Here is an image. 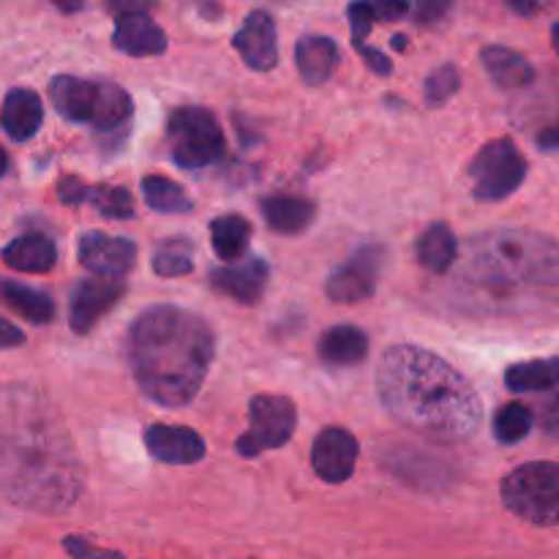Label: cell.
<instances>
[{
  "label": "cell",
  "mask_w": 559,
  "mask_h": 559,
  "mask_svg": "<svg viewBox=\"0 0 559 559\" xmlns=\"http://www.w3.org/2000/svg\"><path fill=\"white\" fill-rule=\"evenodd\" d=\"M377 393L391 418L440 442L467 440L484 418V404L467 377L413 344H396L382 355Z\"/></svg>",
  "instance_id": "obj_1"
},
{
  "label": "cell",
  "mask_w": 559,
  "mask_h": 559,
  "mask_svg": "<svg viewBox=\"0 0 559 559\" xmlns=\"http://www.w3.org/2000/svg\"><path fill=\"white\" fill-rule=\"evenodd\" d=\"M213 355V328L200 314L180 306H153L131 325V371L140 391L162 407H186L194 402Z\"/></svg>",
  "instance_id": "obj_2"
},
{
  "label": "cell",
  "mask_w": 559,
  "mask_h": 559,
  "mask_svg": "<svg viewBox=\"0 0 559 559\" xmlns=\"http://www.w3.org/2000/svg\"><path fill=\"white\" fill-rule=\"evenodd\" d=\"M80 462L52 415H16V429L0 435V480L22 506L63 511L80 495Z\"/></svg>",
  "instance_id": "obj_3"
},
{
  "label": "cell",
  "mask_w": 559,
  "mask_h": 559,
  "mask_svg": "<svg viewBox=\"0 0 559 559\" xmlns=\"http://www.w3.org/2000/svg\"><path fill=\"white\" fill-rule=\"evenodd\" d=\"M469 260L491 284H559V240L530 229H497L469 243Z\"/></svg>",
  "instance_id": "obj_4"
},
{
  "label": "cell",
  "mask_w": 559,
  "mask_h": 559,
  "mask_svg": "<svg viewBox=\"0 0 559 559\" xmlns=\"http://www.w3.org/2000/svg\"><path fill=\"white\" fill-rule=\"evenodd\" d=\"M55 109L71 123H91L98 131H112L131 118V96L115 82H91L58 74L49 82Z\"/></svg>",
  "instance_id": "obj_5"
},
{
  "label": "cell",
  "mask_w": 559,
  "mask_h": 559,
  "mask_svg": "<svg viewBox=\"0 0 559 559\" xmlns=\"http://www.w3.org/2000/svg\"><path fill=\"white\" fill-rule=\"evenodd\" d=\"M502 502L538 527H559V462H530L502 480Z\"/></svg>",
  "instance_id": "obj_6"
},
{
  "label": "cell",
  "mask_w": 559,
  "mask_h": 559,
  "mask_svg": "<svg viewBox=\"0 0 559 559\" xmlns=\"http://www.w3.org/2000/svg\"><path fill=\"white\" fill-rule=\"evenodd\" d=\"M167 136L175 164L200 169L218 162L224 153V131L211 109L178 107L167 118Z\"/></svg>",
  "instance_id": "obj_7"
},
{
  "label": "cell",
  "mask_w": 559,
  "mask_h": 559,
  "mask_svg": "<svg viewBox=\"0 0 559 559\" xmlns=\"http://www.w3.org/2000/svg\"><path fill=\"white\" fill-rule=\"evenodd\" d=\"M524 178H527V158L508 136L486 142L469 164L473 194L480 202L506 200L524 183Z\"/></svg>",
  "instance_id": "obj_8"
},
{
  "label": "cell",
  "mask_w": 559,
  "mask_h": 559,
  "mask_svg": "<svg viewBox=\"0 0 559 559\" xmlns=\"http://www.w3.org/2000/svg\"><path fill=\"white\" fill-rule=\"evenodd\" d=\"M295 424H298V413H295V404L289 399L260 393V396L251 399L249 429L235 442V451L243 459H257L260 453L287 445Z\"/></svg>",
  "instance_id": "obj_9"
},
{
  "label": "cell",
  "mask_w": 559,
  "mask_h": 559,
  "mask_svg": "<svg viewBox=\"0 0 559 559\" xmlns=\"http://www.w3.org/2000/svg\"><path fill=\"white\" fill-rule=\"evenodd\" d=\"M382 260H385V251L380 246H364V249L355 251L328 278V298L336 300V304H360V300L369 298L377 287V278H380Z\"/></svg>",
  "instance_id": "obj_10"
},
{
  "label": "cell",
  "mask_w": 559,
  "mask_h": 559,
  "mask_svg": "<svg viewBox=\"0 0 559 559\" xmlns=\"http://www.w3.org/2000/svg\"><path fill=\"white\" fill-rule=\"evenodd\" d=\"M80 262L98 278H120L136 262V246L109 233H85L80 238Z\"/></svg>",
  "instance_id": "obj_11"
},
{
  "label": "cell",
  "mask_w": 559,
  "mask_h": 559,
  "mask_svg": "<svg viewBox=\"0 0 559 559\" xmlns=\"http://www.w3.org/2000/svg\"><path fill=\"white\" fill-rule=\"evenodd\" d=\"M123 293L126 284L120 278H87V282L76 284L69 306L71 331L91 333L96 322L118 306Z\"/></svg>",
  "instance_id": "obj_12"
},
{
  "label": "cell",
  "mask_w": 559,
  "mask_h": 559,
  "mask_svg": "<svg viewBox=\"0 0 559 559\" xmlns=\"http://www.w3.org/2000/svg\"><path fill=\"white\" fill-rule=\"evenodd\" d=\"M358 462V440L347 429L328 426L311 445V467L328 484H344Z\"/></svg>",
  "instance_id": "obj_13"
},
{
  "label": "cell",
  "mask_w": 559,
  "mask_h": 559,
  "mask_svg": "<svg viewBox=\"0 0 559 559\" xmlns=\"http://www.w3.org/2000/svg\"><path fill=\"white\" fill-rule=\"evenodd\" d=\"M233 47L238 49L243 63L254 71H271L278 63L276 22L267 11H251L240 31L233 36Z\"/></svg>",
  "instance_id": "obj_14"
},
{
  "label": "cell",
  "mask_w": 559,
  "mask_h": 559,
  "mask_svg": "<svg viewBox=\"0 0 559 559\" xmlns=\"http://www.w3.org/2000/svg\"><path fill=\"white\" fill-rule=\"evenodd\" d=\"M145 448L162 464H194L205 456V440L189 426H147Z\"/></svg>",
  "instance_id": "obj_15"
},
{
  "label": "cell",
  "mask_w": 559,
  "mask_h": 559,
  "mask_svg": "<svg viewBox=\"0 0 559 559\" xmlns=\"http://www.w3.org/2000/svg\"><path fill=\"white\" fill-rule=\"evenodd\" d=\"M58 197L66 205L87 202L107 218H134V197L123 186H87L76 178H63L58 183Z\"/></svg>",
  "instance_id": "obj_16"
},
{
  "label": "cell",
  "mask_w": 559,
  "mask_h": 559,
  "mask_svg": "<svg viewBox=\"0 0 559 559\" xmlns=\"http://www.w3.org/2000/svg\"><path fill=\"white\" fill-rule=\"evenodd\" d=\"M267 265L262 260H249L243 265L233 267H218V271L211 273V287L216 293L227 295L235 304L251 306L262 298L267 287Z\"/></svg>",
  "instance_id": "obj_17"
},
{
  "label": "cell",
  "mask_w": 559,
  "mask_h": 559,
  "mask_svg": "<svg viewBox=\"0 0 559 559\" xmlns=\"http://www.w3.org/2000/svg\"><path fill=\"white\" fill-rule=\"evenodd\" d=\"M112 44L131 58H153L167 49V33L147 14H129L115 20Z\"/></svg>",
  "instance_id": "obj_18"
},
{
  "label": "cell",
  "mask_w": 559,
  "mask_h": 559,
  "mask_svg": "<svg viewBox=\"0 0 559 559\" xmlns=\"http://www.w3.org/2000/svg\"><path fill=\"white\" fill-rule=\"evenodd\" d=\"M44 107L38 93L27 91V87H11L3 98V109H0V126L5 134L14 142H27L36 136L41 129Z\"/></svg>",
  "instance_id": "obj_19"
},
{
  "label": "cell",
  "mask_w": 559,
  "mask_h": 559,
  "mask_svg": "<svg viewBox=\"0 0 559 559\" xmlns=\"http://www.w3.org/2000/svg\"><path fill=\"white\" fill-rule=\"evenodd\" d=\"M3 262L20 273H47L52 271L55 260H58V246L52 238L41 233H27L11 240L3 251H0Z\"/></svg>",
  "instance_id": "obj_20"
},
{
  "label": "cell",
  "mask_w": 559,
  "mask_h": 559,
  "mask_svg": "<svg viewBox=\"0 0 559 559\" xmlns=\"http://www.w3.org/2000/svg\"><path fill=\"white\" fill-rule=\"evenodd\" d=\"M267 227L282 235H298L314 222L317 205L298 194H271L260 202Z\"/></svg>",
  "instance_id": "obj_21"
},
{
  "label": "cell",
  "mask_w": 559,
  "mask_h": 559,
  "mask_svg": "<svg viewBox=\"0 0 559 559\" xmlns=\"http://www.w3.org/2000/svg\"><path fill=\"white\" fill-rule=\"evenodd\" d=\"M317 355L328 366H358L369 355V336L358 325H333L322 333Z\"/></svg>",
  "instance_id": "obj_22"
},
{
  "label": "cell",
  "mask_w": 559,
  "mask_h": 559,
  "mask_svg": "<svg viewBox=\"0 0 559 559\" xmlns=\"http://www.w3.org/2000/svg\"><path fill=\"white\" fill-rule=\"evenodd\" d=\"M295 63L306 85H322L338 66L336 41L328 36H304L295 47Z\"/></svg>",
  "instance_id": "obj_23"
},
{
  "label": "cell",
  "mask_w": 559,
  "mask_h": 559,
  "mask_svg": "<svg viewBox=\"0 0 559 559\" xmlns=\"http://www.w3.org/2000/svg\"><path fill=\"white\" fill-rule=\"evenodd\" d=\"M480 60H484V69L489 71L491 82L506 91H519V87H530L535 82V69L524 55H519L516 49L508 47H484L480 52Z\"/></svg>",
  "instance_id": "obj_24"
},
{
  "label": "cell",
  "mask_w": 559,
  "mask_h": 559,
  "mask_svg": "<svg viewBox=\"0 0 559 559\" xmlns=\"http://www.w3.org/2000/svg\"><path fill=\"white\" fill-rule=\"evenodd\" d=\"M0 300L9 306L11 311L22 317V320L33 322V325H47L55 320V300L41 289H33L20 282H0Z\"/></svg>",
  "instance_id": "obj_25"
},
{
  "label": "cell",
  "mask_w": 559,
  "mask_h": 559,
  "mask_svg": "<svg viewBox=\"0 0 559 559\" xmlns=\"http://www.w3.org/2000/svg\"><path fill=\"white\" fill-rule=\"evenodd\" d=\"M506 385L513 393H544L551 391V388H559V355L557 358L513 364L506 371Z\"/></svg>",
  "instance_id": "obj_26"
},
{
  "label": "cell",
  "mask_w": 559,
  "mask_h": 559,
  "mask_svg": "<svg viewBox=\"0 0 559 559\" xmlns=\"http://www.w3.org/2000/svg\"><path fill=\"white\" fill-rule=\"evenodd\" d=\"M251 240V224L238 213H224L211 222V243L222 260L235 262L246 254Z\"/></svg>",
  "instance_id": "obj_27"
},
{
  "label": "cell",
  "mask_w": 559,
  "mask_h": 559,
  "mask_svg": "<svg viewBox=\"0 0 559 559\" xmlns=\"http://www.w3.org/2000/svg\"><path fill=\"white\" fill-rule=\"evenodd\" d=\"M418 260L426 271L445 273L456 262V235L448 224H431L418 240Z\"/></svg>",
  "instance_id": "obj_28"
},
{
  "label": "cell",
  "mask_w": 559,
  "mask_h": 559,
  "mask_svg": "<svg viewBox=\"0 0 559 559\" xmlns=\"http://www.w3.org/2000/svg\"><path fill=\"white\" fill-rule=\"evenodd\" d=\"M142 197H145L147 207H153L158 213L191 211V200L186 197V191L175 180L164 178V175H147V178H142Z\"/></svg>",
  "instance_id": "obj_29"
},
{
  "label": "cell",
  "mask_w": 559,
  "mask_h": 559,
  "mask_svg": "<svg viewBox=\"0 0 559 559\" xmlns=\"http://www.w3.org/2000/svg\"><path fill=\"white\" fill-rule=\"evenodd\" d=\"M533 409L524 407V404L511 402L502 404L495 415V437L502 445H516L533 429Z\"/></svg>",
  "instance_id": "obj_30"
},
{
  "label": "cell",
  "mask_w": 559,
  "mask_h": 559,
  "mask_svg": "<svg viewBox=\"0 0 559 559\" xmlns=\"http://www.w3.org/2000/svg\"><path fill=\"white\" fill-rule=\"evenodd\" d=\"M194 267L191 243L186 238H173L153 254V271L158 276H186Z\"/></svg>",
  "instance_id": "obj_31"
},
{
  "label": "cell",
  "mask_w": 559,
  "mask_h": 559,
  "mask_svg": "<svg viewBox=\"0 0 559 559\" xmlns=\"http://www.w3.org/2000/svg\"><path fill=\"white\" fill-rule=\"evenodd\" d=\"M459 85H462V74H459L456 66H440V69H435L426 76V102L435 104V107L437 104H445L459 91Z\"/></svg>",
  "instance_id": "obj_32"
},
{
  "label": "cell",
  "mask_w": 559,
  "mask_h": 559,
  "mask_svg": "<svg viewBox=\"0 0 559 559\" xmlns=\"http://www.w3.org/2000/svg\"><path fill=\"white\" fill-rule=\"evenodd\" d=\"M347 16H349V31H353L355 49L364 47L366 36L371 33V22H374V14H371V9L364 3V0H353V3H349V9H347Z\"/></svg>",
  "instance_id": "obj_33"
},
{
  "label": "cell",
  "mask_w": 559,
  "mask_h": 559,
  "mask_svg": "<svg viewBox=\"0 0 559 559\" xmlns=\"http://www.w3.org/2000/svg\"><path fill=\"white\" fill-rule=\"evenodd\" d=\"M63 549L74 559H123V555H118V551L96 549V546H91V540L80 538V535H69V538H63Z\"/></svg>",
  "instance_id": "obj_34"
},
{
  "label": "cell",
  "mask_w": 559,
  "mask_h": 559,
  "mask_svg": "<svg viewBox=\"0 0 559 559\" xmlns=\"http://www.w3.org/2000/svg\"><path fill=\"white\" fill-rule=\"evenodd\" d=\"M364 3L371 9L374 20H385V22L402 20V16L409 11V0H364Z\"/></svg>",
  "instance_id": "obj_35"
},
{
  "label": "cell",
  "mask_w": 559,
  "mask_h": 559,
  "mask_svg": "<svg viewBox=\"0 0 559 559\" xmlns=\"http://www.w3.org/2000/svg\"><path fill=\"white\" fill-rule=\"evenodd\" d=\"M453 0H415V20L424 22V25H429V22H437L442 20V16L451 11Z\"/></svg>",
  "instance_id": "obj_36"
},
{
  "label": "cell",
  "mask_w": 559,
  "mask_h": 559,
  "mask_svg": "<svg viewBox=\"0 0 559 559\" xmlns=\"http://www.w3.org/2000/svg\"><path fill=\"white\" fill-rule=\"evenodd\" d=\"M107 9L115 16H129V14H147V9L156 5V0H104Z\"/></svg>",
  "instance_id": "obj_37"
},
{
  "label": "cell",
  "mask_w": 559,
  "mask_h": 559,
  "mask_svg": "<svg viewBox=\"0 0 559 559\" xmlns=\"http://www.w3.org/2000/svg\"><path fill=\"white\" fill-rule=\"evenodd\" d=\"M358 55L360 58L366 60V66H369L371 71H374V74H391L393 71V63H391V58H388L385 52H380V49H374V47H358Z\"/></svg>",
  "instance_id": "obj_38"
},
{
  "label": "cell",
  "mask_w": 559,
  "mask_h": 559,
  "mask_svg": "<svg viewBox=\"0 0 559 559\" xmlns=\"http://www.w3.org/2000/svg\"><path fill=\"white\" fill-rule=\"evenodd\" d=\"M540 429L559 440V393L540 407Z\"/></svg>",
  "instance_id": "obj_39"
},
{
  "label": "cell",
  "mask_w": 559,
  "mask_h": 559,
  "mask_svg": "<svg viewBox=\"0 0 559 559\" xmlns=\"http://www.w3.org/2000/svg\"><path fill=\"white\" fill-rule=\"evenodd\" d=\"M20 344H25V333H22L14 322L0 317V353H3V349L20 347Z\"/></svg>",
  "instance_id": "obj_40"
},
{
  "label": "cell",
  "mask_w": 559,
  "mask_h": 559,
  "mask_svg": "<svg viewBox=\"0 0 559 559\" xmlns=\"http://www.w3.org/2000/svg\"><path fill=\"white\" fill-rule=\"evenodd\" d=\"M535 142H538L540 151H546V153L559 151V123L546 126V129L535 136Z\"/></svg>",
  "instance_id": "obj_41"
},
{
  "label": "cell",
  "mask_w": 559,
  "mask_h": 559,
  "mask_svg": "<svg viewBox=\"0 0 559 559\" xmlns=\"http://www.w3.org/2000/svg\"><path fill=\"white\" fill-rule=\"evenodd\" d=\"M508 5L522 16H533L538 11V0H508Z\"/></svg>",
  "instance_id": "obj_42"
},
{
  "label": "cell",
  "mask_w": 559,
  "mask_h": 559,
  "mask_svg": "<svg viewBox=\"0 0 559 559\" xmlns=\"http://www.w3.org/2000/svg\"><path fill=\"white\" fill-rule=\"evenodd\" d=\"M55 9H60L63 14H74V11H80L82 5H85V0H52Z\"/></svg>",
  "instance_id": "obj_43"
},
{
  "label": "cell",
  "mask_w": 559,
  "mask_h": 559,
  "mask_svg": "<svg viewBox=\"0 0 559 559\" xmlns=\"http://www.w3.org/2000/svg\"><path fill=\"white\" fill-rule=\"evenodd\" d=\"M5 169H9V156H5V151L0 147V178L5 175Z\"/></svg>",
  "instance_id": "obj_44"
},
{
  "label": "cell",
  "mask_w": 559,
  "mask_h": 559,
  "mask_svg": "<svg viewBox=\"0 0 559 559\" xmlns=\"http://www.w3.org/2000/svg\"><path fill=\"white\" fill-rule=\"evenodd\" d=\"M551 44H555V49H557V55H559V22H555V25H551Z\"/></svg>",
  "instance_id": "obj_45"
},
{
  "label": "cell",
  "mask_w": 559,
  "mask_h": 559,
  "mask_svg": "<svg viewBox=\"0 0 559 559\" xmlns=\"http://www.w3.org/2000/svg\"><path fill=\"white\" fill-rule=\"evenodd\" d=\"M404 44H407V41H404V36L393 38V47H396V49H404Z\"/></svg>",
  "instance_id": "obj_46"
}]
</instances>
